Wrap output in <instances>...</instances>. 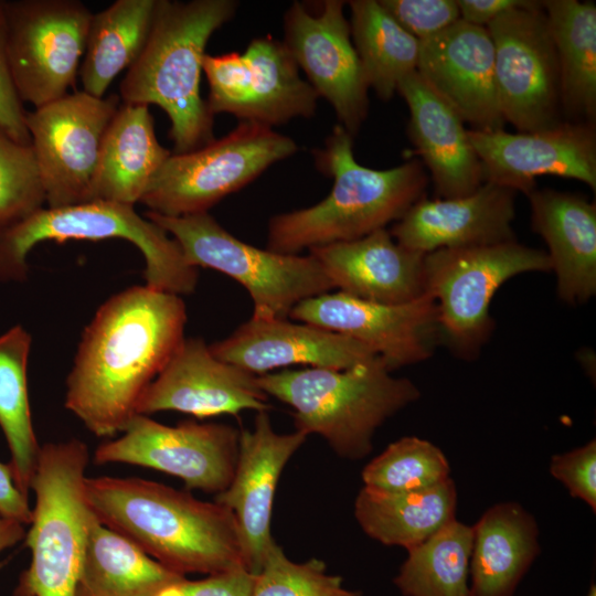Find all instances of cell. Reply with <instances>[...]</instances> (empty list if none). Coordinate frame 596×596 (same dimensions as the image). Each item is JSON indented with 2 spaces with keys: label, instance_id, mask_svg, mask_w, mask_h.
Here are the masks:
<instances>
[{
  "label": "cell",
  "instance_id": "cell-39",
  "mask_svg": "<svg viewBox=\"0 0 596 596\" xmlns=\"http://www.w3.org/2000/svg\"><path fill=\"white\" fill-rule=\"evenodd\" d=\"M389 14L419 42L460 20L457 0H379Z\"/></svg>",
  "mask_w": 596,
  "mask_h": 596
},
{
  "label": "cell",
  "instance_id": "cell-36",
  "mask_svg": "<svg viewBox=\"0 0 596 596\" xmlns=\"http://www.w3.org/2000/svg\"><path fill=\"white\" fill-rule=\"evenodd\" d=\"M361 476L363 487L382 492L423 490L451 478L443 450L416 436L390 444L364 467Z\"/></svg>",
  "mask_w": 596,
  "mask_h": 596
},
{
  "label": "cell",
  "instance_id": "cell-13",
  "mask_svg": "<svg viewBox=\"0 0 596 596\" xmlns=\"http://www.w3.org/2000/svg\"><path fill=\"white\" fill-rule=\"evenodd\" d=\"M76 91L25 114L47 207L91 201L104 135L120 103Z\"/></svg>",
  "mask_w": 596,
  "mask_h": 596
},
{
  "label": "cell",
  "instance_id": "cell-18",
  "mask_svg": "<svg viewBox=\"0 0 596 596\" xmlns=\"http://www.w3.org/2000/svg\"><path fill=\"white\" fill-rule=\"evenodd\" d=\"M483 182L528 194L535 179H575L596 190V126L563 121L526 132L468 130Z\"/></svg>",
  "mask_w": 596,
  "mask_h": 596
},
{
  "label": "cell",
  "instance_id": "cell-42",
  "mask_svg": "<svg viewBox=\"0 0 596 596\" xmlns=\"http://www.w3.org/2000/svg\"><path fill=\"white\" fill-rule=\"evenodd\" d=\"M256 574L237 567L209 575L198 581L183 582L185 596H252Z\"/></svg>",
  "mask_w": 596,
  "mask_h": 596
},
{
  "label": "cell",
  "instance_id": "cell-4",
  "mask_svg": "<svg viewBox=\"0 0 596 596\" xmlns=\"http://www.w3.org/2000/svg\"><path fill=\"white\" fill-rule=\"evenodd\" d=\"M236 8L233 0H159L148 42L120 83L124 103L153 104L168 115L173 153L215 139L214 115L200 92L203 58L210 38Z\"/></svg>",
  "mask_w": 596,
  "mask_h": 596
},
{
  "label": "cell",
  "instance_id": "cell-5",
  "mask_svg": "<svg viewBox=\"0 0 596 596\" xmlns=\"http://www.w3.org/2000/svg\"><path fill=\"white\" fill-rule=\"evenodd\" d=\"M375 356L348 369L306 368L257 375L260 389L292 407L296 430L321 436L342 458L373 448L376 429L419 398L408 379L395 377Z\"/></svg>",
  "mask_w": 596,
  "mask_h": 596
},
{
  "label": "cell",
  "instance_id": "cell-3",
  "mask_svg": "<svg viewBox=\"0 0 596 596\" xmlns=\"http://www.w3.org/2000/svg\"><path fill=\"white\" fill-rule=\"evenodd\" d=\"M315 157L318 168L333 180L330 193L312 206L273 216L267 249L298 254L386 228L424 196L428 182L417 160L385 170L360 164L353 153V137L340 125Z\"/></svg>",
  "mask_w": 596,
  "mask_h": 596
},
{
  "label": "cell",
  "instance_id": "cell-17",
  "mask_svg": "<svg viewBox=\"0 0 596 596\" xmlns=\"http://www.w3.org/2000/svg\"><path fill=\"white\" fill-rule=\"evenodd\" d=\"M288 317L365 344L390 371L427 360L439 338L436 302L427 294L387 305L326 292L300 301Z\"/></svg>",
  "mask_w": 596,
  "mask_h": 596
},
{
  "label": "cell",
  "instance_id": "cell-11",
  "mask_svg": "<svg viewBox=\"0 0 596 596\" xmlns=\"http://www.w3.org/2000/svg\"><path fill=\"white\" fill-rule=\"evenodd\" d=\"M12 78L38 108L75 87L92 12L77 0H3Z\"/></svg>",
  "mask_w": 596,
  "mask_h": 596
},
{
  "label": "cell",
  "instance_id": "cell-6",
  "mask_svg": "<svg viewBox=\"0 0 596 596\" xmlns=\"http://www.w3.org/2000/svg\"><path fill=\"white\" fill-rule=\"evenodd\" d=\"M89 459L73 438L40 447L31 489L35 493L25 544L31 563L14 596H76L88 534L96 515L85 497Z\"/></svg>",
  "mask_w": 596,
  "mask_h": 596
},
{
  "label": "cell",
  "instance_id": "cell-8",
  "mask_svg": "<svg viewBox=\"0 0 596 596\" xmlns=\"http://www.w3.org/2000/svg\"><path fill=\"white\" fill-rule=\"evenodd\" d=\"M145 216L179 244L193 267L211 268L240 283L253 301V318H288L302 300L334 289L320 264L309 254H283L245 243L206 213Z\"/></svg>",
  "mask_w": 596,
  "mask_h": 596
},
{
  "label": "cell",
  "instance_id": "cell-25",
  "mask_svg": "<svg viewBox=\"0 0 596 596\" xmlns=\"http://www.w3.org/2000/svg\"><path fill=\"white\" fill-rule=\"evenodd\" d=\"M397 93L409 109L408 136L432 177L438 198H458L483 183L480 160L459 114L417 72Z\"/></svg>",
  "mask_w": 596,
  "mask_h": 596
},
{
  "label": "cell",
  "instance_id": "cell-24",
  "mask_svg": "<svg viewBox=\"0 0 596 596\" xmlns=\"http://www.w3.org/2000/svg\"><path fill=\"white\" fill-rule=\"evenodd\" d=\"M333 288L355 298L398 305L426 295L424 256L397 243L386 228L358 240L309 249Z\"/></svg>",
  "mask_w": 596,
  "mask_h": 596
},
{
  "label": "cell",
  "instance_id": "cell-22",
  "mask_svg": "<svg viewBox=\"0 0 596 596\" xmlns=\"http://www.w3.org/2000/svg\"><path fill=\"white\" fill-rule=\"evenodd\" d=\"M210 350L255 375L296 364L342 370L377 356L352 338L287 318L251 317Z\"/></svg>",
  "mask_w": 596,
  "mask_h": 596
},
{
  "label": "cell",
  "instance_id": "cell-38",
  "mask_svg": "<svg viewBox=\"0 0 596 596\" xmlns=\"http://www.w3.org/2000/svg\"><path fill=\"white\" fill-rule=\"evenodd\" d=\"M45 191L31 145L0 127V231L44 207Z\"/></svg>",
  "mask_w": 596,
  "mask_h": 596
},
{
  "label": "cell",
  "instance_id": "cell-31",
  "mask_svg": "<svg viewBox=\"0 0 596 596\" xmlns=\"http://www.w3.org/2000/svg\"><path fill=\"white\" fill-rule=\"evenodd\" d=\"M184 579L96 518L88 534L76 596H157L164 587Z\"/></svg>",
  "mask_w": 596,
  "mask_h": 596
},
{
  "label": "cell",
  "instance_id": "cell-46",
  "mask_svg": "<svg viewBox=\"0 0 596 596\" xmlns=\"http://www.w3.org/2000/svg\"><path fill=\"white\" fill-rule=\"evenodd\" d=\"M185 581V579H184ZM171 584L159 592L157 596H185L183 582Z\"/></svg>",
  "mask_w": 596,
  "mask_h": 596
},
{
  "label": "cell",
  "instance_id": "cell-29",
  "mask_svg": "<svg viewBox=\"0 0 596 596\" xmlns=\"http://www.w3.org/2000/svg\"><path fill=\"white\" fill-rule=\"evenodd\" d=\"M556 51L564 121L596 126V4L542 1Z\"/></svg>",
  "mask_w": 596,
  "mask_h": 596
},
{
  "label": "cell",
  "instance_id": "cell-16",
  "mask_svg": "<svg viewBox=\"0 0 596 596\" xmlns=\"http://www.w3.org/2000/svg\"><path fill=\"white\" fill-rule=\"evenodd\" d=\"M344 7V1L326 0L313 14L295 1L284 17L283 43L318 96L332 106L339 125L354 137L368 116L370 87Z\"/></svg>",
  "mask_w": 596,
  "mask_h": 596
},
{
  "label": "cell",
  "instance_id": "cell-34",
  "mask_svg": "<svg viewBox=\"0 0 596 596\" xmlns=\"http://www.w3.org/2000/svg\"><path fill=\"white\" fill-rule=\"evenodd\" d=\"M31 345V334L20 324L0 336V427L10 449L14 481L26 497L40 451L26 381Z\"/></svg>",
  "mask_w": 596,
  "mask_h": 596
},
{
  "label": "cell",
  "instance_id": "cell-23",
  "mask_svg": "<svg viewBox=\"0 0 596 596\" xmlns=\"http://www.w3.org/2000/svg\"><path fill=\"white\" fill-rule=\"evenodd\" d=\"M515 194L511 189L483 182L464 196H423L390 233L401 245L423 254L515 241Z\"/></svg>",
  "mask_w": 596,
  "mask_h": 596
},
{
  "label": "cell",
  "instance_id": "cell-10",
  "mask_svg": "<svg viewBox=\"0 0 596 596\" xmlns=\"http://www.w3.org/2000/svg\"><path fill=\"white\" fill-rule=\"evenodd\" d=\"M297 143L272 127L241 121L226 136L187 153H171L140 203L164 216L206 213L226 195L254 181Z\"/></svg>",
  "mask_w": 596,
  "mask_h": 596
},
{
  "label": "cell",
  "instance_id": "cell-27",
  "mask_svg": "<svg viewBox=\"0 0 596 596\" xmlns=\"http://www.w3.org/2000/svg\"><path fill=\"white\" fill-rule=\"evenodd\" d=\"M170 155L157 139L149 106L123 103L103 138L91 201L135 206Z\"/></svg>",
  "mask_w": 596,
  "mask_h": 596
},
{
  "label": "cell",
  "instance_id": "cell-14",
  "mask_svg": "<svg viewBox=\"0 0 596 596\" xmlns=\"http://www.w3.org/2000/svg\"><path fill=\"white\" fill-rule=\"evenodd\" d=\"M203 73L212 115L227 113L272 127L316 113L318 94L283 41L270 35L252 40L244 54H205Z\"/></svg>",
  "mask_w": 596,
  "mask_h": 596
},
{
  "label": "cell",
  "instance_id": "cell-41",
  "mask_svg": "<svg viewBox=\"0 0 596 596\" xmlns=\"http://www.w3.org/2000/svg\"><path fill=\"white\" fill-rule=\"evenodd\" d=\"M23 107L10 70L3 0H0V127L15 141L31 145Z\"/></svg>",
  "mask_w": 596,
  "mask_h": 596
},
{
  "label": "cell",
  "instance_id": "cell-43",
  "mask_svg": "<svg viewBox=\"0 0 596 596\" xmlns=\"http://www.w3.org/2000/svg\"><path fill=\"white\" fill-rule=\"evenodd\" d=\"M535 0H457L460 20L487 26L501 14L514 9L530 7Z\"/></svg>",
  "mask_w": 596,
  "mask_h": 596
},
{
  "label": "cell",
  "instance_id": "cell-47",
  "mask_svg": "<svg viewBox=\"0 0 596 596\" xmlns=\"http://www.w3.org/2000/svg\"><path fill=\"white\" fill-rule=\"evenodd\" d=\"M586 596H596V585L594 583L590 584Z\"/></svg>",
  "mask_w": 596,
  "mask_h": 596
},
{
  "label": "cell",
  "instance_id": "cell-35",
  "mask_svg": "<svg viewBox=\"0 0 596 596\" xmlns=\"http://www.w3.org/2000/svg\"><path fill=\"white\" fill-rule=\"evenodd\" d=\"M472 539V526L453 519L407 550L394 585L403 596H470Z\"/></svg>",
  "mask_w": 596,
  "mask_h": 596
},
{
  "label": "cell",
  "instance_id": "cell-1",
  "mask_svg": "<svg viewBox=\"0 0 596 596\" xmlns=\"http://www.w3.org/2000/svg\"><path fill=\"white\" fill-rule=\"evenodd\" d=\"M179 295L134 286L109 297L83 331L65 407L98 437L123 433L151 382L184 340Z\"/></svg>",
  "mask_w": 596,
  "mask_h": 596
},
{
  "label": "cell",
  "instance_id": "cell-40",
  "mask_svg": "<svg viewBox=\"0 0 596 596\" xmlns=\"http://www.w3.org/2000/svg\"><path fill=\"white\" fill-rule=\"evenodd\" d=\"M551 475L562 482L570 494L596 511V441L567 453L555 455L550 464Z\"/></svg>",
  "mask_w": 596,
  "mask_h": 596
},
{
  "label": "cell",
  "instance_id": "cell-15",
  "mask_svg": "<svg viewBox=\"0 0 596 596\" xmlns=\"http://www.w3.org/2000/svg\"><path fill=\"white\" fill-rule=\"evenodd\" d=\"M238 444L240 432L230 425L189 421L168 426L136 415L119 438L96 448L94 461L151 468L182 479L188 489L217 494L233 479Z\"/></svg>",
  "mask_w": 596,
  "mask_h": 596
},
{
  "label": "cell",
  "instance_id": "cell-26",
  "mask_svg": "<svg viewBox=\"0 0 596 596\" xmlns=\"http://www.w3.org/2000/svg\"><path fill=\"white\" fill-rule=\"evenodd\" d=\"M532 230L549 247L560 299L576 306L596 292V205L584 196L550 188L526 194Z\"/></svg>",
  "mask_w": 596,
  "mask_h": 596
},
{
  "label": "cell",
  "instance_id": "cell-44",
  "mask_svg": "<svg viewBox=\"0 0 596 596\" xmlns=\"http://www.w3.org/2000/svg\"><path fill=\"white\" fill-rule=\"evenodd\" d=\"M32 514L28 497L18 488L10 466L0 461V515L25 525L31 523Z\"/></svg>",
  "mask_w": 596,
  "mask_h": 596
},
{
  "label": "cell",
  "instance_id": "cell-7",
  "mask_svg": "<svg viewBox=\"0 0 596 596\" xmlns=\"http://www.w3.org/2000/svg\"><path fill=\"white\" fill-rule=\"evenodd\" d=\"M107 238H123L138 247L147 286L179 296L194 291L198 268L185 260L177 241L135 206L105 201L42 207L0 231V281L28 278L26 256L36 244Z\"/></svg>",
  "mask_w": 596,
  "mask_h": 596
},
{
  "label": "cell",
  "instance_id": "cell-33",
  "mask_svg": "<svg viewBox=\"0 0 596 596\" xmlns=\"http://www.w3.org/2000/svg\"><path fill=\"white\" fill-rule=\"evenodd\" d=\"M351 39L370 88L389 102L400 82L416 72L421 42L406 32L379 0L348 2Z\"/></svg>",
  "mask_w": 596,
  "mask_h": 596
},
{
  "label": "cell",
  "instance_id": "cell-32",
  "mask_svg": "<svg viewBox=\"0 0 596 596\" xmlns=\"http://www.w3.org/2000/svg\"><path fill=\"white\" fill-rule=\"evenodd\" d=\"M159 0H117L93 13L79 66L83 91L104 97L113 81L141 55L156 17Z\"/></svg>",
  "mask_w": 596,
  "mask_h": 596
},
{
  "label": "cell",
  "instance_id": "cell-21",
  "mask_svg": "<svg viewBox=\"0 0 596 596\" xmlns=\"http://www.w3.org/2000/svg\"><path fill=\"white\" fill-rule=\"evenodd\" d=\"M307 435L275 432L267 411L257 412L251 429L240 432L238 456L230 486L215 501L235 515L247 568L257 574L274 542L270 534L274 497L281 471Z\"/></svg>",
  "mask_w": 596,
  "mask_h": 596
},
{
  "label": "cell",
  "instance_id": "cell-20",
  "mask_svg": "<svg viewBox=\"0 0 596 596\" xmlns=\"http://www.w3.org/2000/svg\"><path fill=\"white\" fill-rule=\"evenodd\" d=\"M416 72L473 130L503 129L494 47L486 26L457 21L421 41Z\"/></svg>",
  "mask_w": 596,
  "mask_h": 596
},
{
  "label": "cell",
  "instance_id": "cell-37",
  "mask_svg": "<svg viewBox=\"0 0 596 596\" xmlns=\"http://www.w3.org/2000/svg\"><path fill=\"white\" fill-rule=\"evenodd\" d=\"M252 596H361L343 586L342 577L327 572L324 562L289 560L275 541L256 574Z\"/></svg>",
  "mask_w": 596,
  "mask_h": 596
},
{
  "label": "cell",
  "instance_id": "cell-19",
  "mask_svg": "<svg viewBox=\"0 0 596 596\" xmlns=\"http://www.w3.org/2000/svg\"><path fill=\"white\" fill-rule=\"evenodd\" d=\"M257 375L217 359L202 338H184L137 405V415L174 411L198 418L268 411Z\"/></svg>",
  "mask_w": 596,
  "mask_h": 596
},
{
  "label": "cell",
  "instance_id": "cell-28",
  "mask_svg": "<svg viewBox=\"0 0 596 596\" xmlns=\"http://www.w3.org/2000/svg\"><path fill=\"white\" fill-rule=\"evenodd\" d=\"M472 532L470 596H514L541 551L534 517L518 502H499Z\"/></svg>",
  "mask_w": 596,
  "mask_h": 596
},
{
  "label": "cell",
  "instance_id": "cell-12",
  "mask_svg": "<svg viewBox=\"0 0 596 596\" xmlns=\"http://www.w3.org/2000/svg\"><path fill=\"white\" fill-rule=\"evenodd\" d=\"M486 28L504 121L521 132L563 123L557 56L542 1L505 12Z\"/></svg>",
  "mask_w": 596,
  "mask_h": 596
},
{
  "label": "cell",
  "instance_id": "cell-45",
  "mask_svg": "<svg viewBox=\"0 0 596 596\" xmlns=\"http://www.w3.org/2000/svg\"><path fill=\"white\" fill-rule=\"evenodd\" d=\"M24 525L0 515V553L25 538Z\"/></svg>",
  "mask_w": 596,
  "mask_h": 596
},
{
  "label": "cell",
  "instance_id": "cell-2",
  "mask_svg": "<svg viewBox=\"0 0 596 596\" xmlns=\"http://www.w3.org/2000/svg\"><path fill=\"white\" fill-rule=\"evenodd\" d=\"M85 497L103 524L174 573L247 568L237 520L216 501L156 481L106 476L86 477Z\"/></svg>",
  "mask_w": 596,
  "mask_h": 596
},
{
  "label": "cell",
  "instance_id": "cell-9",
  "mask_svg": "<svg viewBox=\"0 0 596 596\" xmlns=\"http://www.w3.org/2000/svg\"><path fill=\"white\" fill-rule=\"evenodd\" d=\"M551 270L546 252L517 240L426 253L425 289L436 302L439 338L458 355L475 356L493 329L489 307L498 288L519 274Z\"/></svg>",
  "mask_w": 596,
  "mask_h": 596
},
{
  "label": "cell",
  "instance_id": "cell-30",
  "mask_svg": "<svg viewBox=\"0 0 596 596\" xmlns=\"http://www.w3.org/2000/svg\"><path fill=\"white\" fill-rule=\"evenodd\" d=\"M456 505L451 478L416 491L382 492L363 487L354 502V517L371 539L407 551L455 519Z\"/></svg>",
  "mask_w": 596,
  "mask_h": 596
}]
</instances>
